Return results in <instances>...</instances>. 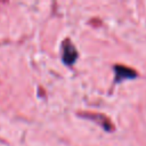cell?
I'll list each match as a JSON object with an SVG mask.
<instances>
[{"instance_id":"cell-2","label":"cell","mask_w":146,"mask_h":146,"mask_svg":"<svg viewBox=\"0 0 146 146\" xmlns=\"http://www.w3.org/2000/svg\"><path fill=\"white\" fill-rule=\"evenodd\" d=\"M76 50L73 47L72 43H66L64 44V52H63V59L66 64H72L76 59Z\"/></svg>"},{"instance_id":"cell-1","label":"cell","mask_w":146,"mask_h":146,"mask_svg":"<svg viewBox=\"0 0 146 146\" xmlns=\"http://www.w3.org/2000/svg\"><path fill=\"white\" fill-rule=\"evenodd\" d=\"M115 70V74H116V79L115 81L119 82L121 79H131V78H135L136 76V72L125 67V66H120V65H116L114 67Z\"/></svg>"}]
</instances>
